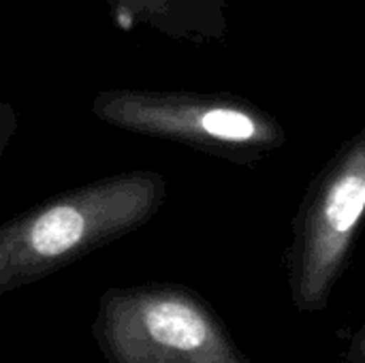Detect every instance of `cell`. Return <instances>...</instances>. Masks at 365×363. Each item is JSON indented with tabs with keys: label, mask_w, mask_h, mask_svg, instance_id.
<instances>
[{
	"label": "cell",
	"mask_w": 365,
	"mask_h": 363,
	"mask_svg": "<svg viewBox=\"0 0 365 363\" xmlns=\"http://www.w3.org/2000/svg\"><path fill=\"white\" fill-rule=\"evenodd\" d=\"M167 199L152 169L111 173L53 195L0 225V295L38 282L141 229Z\"/></svg>",
	"instance_id": "cell-1"
},
{
	"label": "cell",
	"mask_w": 365,
	"mask_h": 363,
	"mask_svg": "<svg viewBox=\"0 0 365 363\" xmlns=\"http://www.w3.org/2000/svg\"><path fill=\"white\" fill-rule=\"evenodd\" d=\"M90 111L113 128L242 167L259 165L287 143V131L274 113L233 92L109 88L94 94Z\"/></svg>",
	"instance_id": "cell-2"
},
{
	"label": "cell",
	"mask_w": 365,
	"mask_h": 363,
	"mask_svg": "<svg viewBox=\"0 0 365 363\" xmlns=\"http://www.w3.org/2000/svg\"><path fill=\"white\" fill-rule=\"evenodd\" d=\"M365 223V128L344 139L308 184L293 218L289 265L299 304L319 306Z\"/></svg>",
	"instance_id": "cell-3"
},
{
	"label": "cell",
	"mask_w": 365,
	"mask_h": 363,
	"mask_svg": "<svg viewBox=\"0 0 365 363\" xmlns=\"http://www.w3.org/2000/svg\"><path fill=\"white\" fill-rule=\"evenodd\" d=\"M94 334L109 363H218L220 334L205 306L169 285L109 289Z\"/></svg>",
	"instance_id": "cell-4"
},
{
	"label": "cell",
	"mask_w": 365,
	"mask_h": 363,
	"mask_svg": "<svg viewBox=\"0 0 365 363\" xmlns=\"http://www.w3.org/2000/svg\"><path fill=\"white\" fill-rule=\"evenodd\" d=\"M122 32L150 28L167 39L210 45L229 36L227 0H103Z\"/></svg>",
	"instance_id": "cell-5"
},
{
	"label": "cell",
	"mask_w": 365,
	"mask_h": 363,
	"mask_svg": "<svg viewBox=\"0 0 365 363\" xmlns=\"http://www.w3.org/2000/svg\"><path fill=\"white\" fill-rule=\"evenodd\" d=\"M17 128H19L17 109L11 103H2L0 101V158L6 152V148L11 145V141L15 139Z\"/></svg>",
	"instance_id": "cell-6"
}]
</instances>
